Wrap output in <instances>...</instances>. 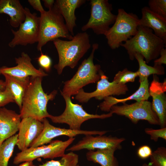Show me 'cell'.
I'll return each mask as SVG.
<instances>
[{
  "mask_svg": "<svg viewBox=\"0 0 166 166\" xmlns=\"http://www.w3.org/2000/svg\"><path fill=\"white\" fill-rule=\"evenodd\" d=\"M78 155L72 152L65 154L58 160H52L36 166H76L79 162Z\"/></svg>",
  "mask_w": 166,
  "mask_h": 166,
  "instance_id": "27",
  "label": "cell"
},
{
  "mask_svg": "<svg viewBox=\"0 0 166 166\" xmlns=\"http://www.w3.org/2000/svg\"><path fill=\"white\" fill-rule=\"evenodd\" d=\"M28 2L34 9L39 12L40 14L45 11L42 5L40 0H28Z\"/></svg>",
  "mask_w": 166,
  "mask_h": 166,
  "instance_id": "36",
  "label": "cell"
},
{
  "mask_svg": "<svg viewBox=\"0 0 166 166\" xmlns=\"http://www.w3.org/2000/svg\"><path fill=\"white\" fill-rule=\"evenodd\" d=\"M116 150L109 148L89 151L86 154L87 160L100 164L101 166H119L114 154Z\"/></svg>",
  "mask_w": 166,
  "mask_h": 166,
  "instance_id": "24",
  "label": "cell"
},
{
  "mask_svg": "<svg viewBox=\"0 0 166 166\" xmlns=\"http://www.w3.org/2000/svg\"><path fill=\"white\" fill-rule=\"evenodd\" d=\"M137 77L138 74L137 71L132 72L125 68L122 71L117 72L113 81L117 83L124 85L128 82H134Z\"/></svg>",
  "mask_w": 166,
  "mask_h": 166,
  "instance_id": "28",
  "label": "cell"
},
{
  "mask_svg": "<svg viewBox=\"0 0 166 166\" xmlns=\"http://www.w3.org/2000/svg\"><path fill=\"white\" fill-rule=\"evenodd\" d=\"M43 1L45 6L49 9L53 7L55 2L53 0H44Z\"/></svg>",
  "mask_w": 166,
  "mask_h": 166,
  "instance_id": "37",
  "label": "cell"
},
{
  "mask_svg": "<svg viewBox=\"0 0 166 166\" xmlns=\"http://www.w3.org/2000/svg\"><path fill=\"white\" fill-rule=\"evenodd\" d=\"M3 75L5 79L6 87L10 91L15 102L20 109L23 99L29 83L30 77L20 78L7 74Z\"/></svg>",
  "mask_w": 166,
  "mask_h": 166,
  "instance_id": "23",
  "label": "cell"
},
{
  "mask_svg": "<svg viewBox=\"0 0 166 166\" xmlns=\"http://www.w3.org/2000/svg\"><path fill=\"white\" fill-rule=\"evenodd\" d=\"M125 140L123 137L118 138L111 136L85 135L76 144L67 149V151L74 152L83 149L94 150L95 149L112 148L116 150L122 148L121 143Z\"/></svg>",
  "mask_w": 166,
  "mask_h": 166,
  "instance_id": "14",
  "label": "cell"
},
{
  "mask_svg": "<svg viewBox=\"0 0 166 166\" xmlns=\"http://www.w3.org/2000/svg\"><path fill=\"white\" fill-rule=\"evenodd\" d=\"M25 18L16 31L12 29L14 37L8 46L14 48L18 45L26 46L38 42L39 34V17L36 13H32L30 9L25 8Z\"/></svg>",
  "mask_w": 166,
  "mask_h": 166,
  "instance_id": "11",
  "label": "cell"
},
{
  "mask_svg": "<svg viewBox=\"0 0 166 166\" xmlns=\"http://www.w3.org/2000/svg\"><path fill=\"white\" fill-rule=\"evenodd\" d=\"M43 129L38 137L32 143L30 147H36L49 143L53 138L61 136H66L69 138L73 137L79 135H102L107 131L76 130L55 127L50 124L46 118L42 120Z\"/></svg>",
  "mask_w": 166,
  "mask_h": 166,
  "instance_id": "13",
  "label": "cell"
},
{
  "mask_svg": "<svg viewBox=\"0 0 166 166\" xmlns=\"http://www.w3.org/2000/svg\"><path fill=\"white\" fill-rule=\"evenodd\" d=\"M160 57L154 60V66L162 65V64H166V48H163L160 51Z\"/></svg>",
  "mask_w": 166,
  "mask_h": 166,
  "instance_id": "35",
  "label": "cell"
},
{
  "mask_svg": "<svg viewBox=\"0 0 166 166\" xmlns=\"http://www.w3.org/2000/svg\"><path fill=\"white\" fill-rule=\"evenodd\" d=\"M42 78L30 77L25 92L20 109L21 119L31 117L42 121L49 118L47 106L49 101L53 100L57 93L54 90L48 94L44 92L42 86Z\"/></svg>",
  "mask_w": 166,
  "mask_h": 166,
  "instance_id": "1",
  "label": "cell"
},
{
  "mask_svg": "<svg viewBox=\"0 0 166 166\" xmlns=\"http://www.w3.org/2000/svg\"><path fill=\"white\" fill-rule=\"evenodd\" d=\"M75 138H69L65 141L52 140L47 145L36 147H30L18 153L14 157L13 163L18 164L26 161H33L38 158L53 159L61 157L65 151L73 142Z\"/></svg>",
  "mask_w": 166,
  "mask_h": 166,
  "instance_id": "9",
  "label": "cell"
},
{
  "mask_svg": "<svg viewBox=\"0 0 166 166\" xmlns=\"http://www.w3.org/2000/svg\"><path fill=\"white\" fill-rule=\"evenodd\" d=\"M144 132L150 136V139L156 142L159 138L166 140V128H161L159 129H154L150 128H146Z\"/></svg>",
  "mask_w": 166,
  "mask_h": 166,
  "instance_id": "31",
  "label": "cell"
},
{
  "mask_svg": "<svg viewBox=\"0 0 166 166\" xmlns=\"http://www.w3.org/2000/svg\"><path fill=\"white\" fill-rule=\"evenodd\" d=\"M150 164L153 166H166V148H158L150 157Z\"/></svg>",
  "mask_w": 166,
  "mask_h": 166,
  "instance_id": "29",
  "label": "cell"
},
{
  "mask_svg": "<svg viewBox=\"0 0 166 166\" xmlns=\"http://www.w3.org/2000/svg\"><path fill=\"white\" fill-rule=\"evenodd\" d=\"M166 43L156 36L151 29L139 25L136 34L120 45L127 51L130 59L133 61L136 53L141 54L148 63L158 58Z\"/></svg>",
  "mask_w": 166,
  "mask_h": 166,
  "instance_id": "2",
  "label": "cell"
},
{
  "mask_svg": "<svg viewBox=\"0 0 166 166\" xmlns=\"http://www.w3.org/2000/svg\"><path fill=\"white\" fill-rule=\"evenodd\" d=\"M121 105H113L109 112L124 116L134 124L140 120H144L150 124L160 125L159 118L152 108L151 102L147 100L136 101L131 104L125 103Z\"/></svg>",
  "mask_w": 166,
  "mask_h": 166,
  "instance_id": "10",
  "label": "cell"
},
{
  "mask_svg": "<svg viewBox=\"0 0 166 166\" xmlns=\"http://www.w3.org/2000/svg\"><path fill=\"white\" fill-rule=\"evenodd\" d=\"M1 14L9 16L10 24L14 28L19 27L25 18V8L18 0H0Z\"/></svg>",
  "mask_w": 166,
  "mask_h": 166,
  "instance_id": "22",
  "label": "cell"
},
{
  "mask_svg": "<svg viewBox=\"0 0 166 166\" xmlns=\"http://www.w3.org/2000/svg\"><path fill=\"white\" fill-rule=\"evenodd\" d=\"M76 166H81L80 165H78V164Z\"/></svg>",
  "mask_w": 166,
  "mask_h": 166,
  "instance_id": "41",
  "label": "cell"
},
{
  "mask_svg": "<svg viewBox=\"0 0 166 166\" xmlns=\"http://www.w3.org/2000/svg\"><path fill=\"white\" fill-rule=\"evenodd\" d=\"M14 101L10 90L7 88L3 90H0V108Z\"/></svg>",
  "mask_w": 166,
  "mask_h": 166,
  "instance_id": "33",
  "label": "cell"
},
{
  "mask_svg": "<svg viewBox=\"0 0 166 166\" xmlns=\"http://www.w3.org/2000/svg\"><path fill=\"white\" fill-rule=\"evenodd\" d=\"M18 166H36L34 164L33 161H26L23 162Z\"/></svg>",
  "mask_w": 166,
  "mask_h": 166,
  "instance_id": "38",
  "label": "cell"
},
{
  "mask_svg": "<svg viewBox=\"0 0 166 166\" xmlns=\"http://www.w3.org/2000/svg\"><path fill=\"white\" fill-rule=\"evenodd\" d=\"M65 101V108L61 115L53 116L50 115L49 118L55 123L66 124L72 130H79L82 124L92 119H104L111 117L110 112L101 115L89 114L85 111L81 105L73 103L70 96H62Z\"/></svg>",
  "mask_w": 166,
  "mask_h": 166,
  "instance_id": "8",
  "label": "cell"
},
{
  "mask_svg": "<svg viewBox=\"0 0 166 166\" xmlns=\"http://www.w3.org/2000/svg\"><path fill=\"white\" fill-rule=\"evenodd\" d=\"M21 119L14 111L0 108V145L18 131Z\"/></svg>",
  "mask_w": 166,
  "mask_h": 166,
  "instance_id": "18",
  "label": "cell"
},
{
  "mask_svg": "<svg viewBox=\"0 0 166 166\" xmlns=\"http://www.w3.org/2000/svg\"><path fill=\"white\" fill-rule=\"evenodd\" d=\"M40 14L37 46L38 51H42V47L49 41L60 38L72 39L73 36L70 33L62 16L54 5L48 10Z\"/></svg>",
  "mask_w": 166,
  "mask_h": 166,
  "instance_id": "5",
  "label": "cell"
},
{
  "mask_svg": "<svg viewBox=\"0 0 166 166\" xmlns=\"http://www.w3.org/2000/svg\"><path fill=\"white\" fill-rule=\"evenodd\" d=\"M18 141V134L5 140L0 145V166H7Z\"/></svg>",
  "mask_w": 166,
  "mask_h": 166,
  "instance_id": "26",
  "label": "cell"
},
{
  "mask_svg": "<svg viewBox=\"0 0 166 166\" xmlns=\"http://www.w3.org/2000/svg\"><path fill=\"white\" fill-rule=\"evenodd\" d=\"M151 148L146 145L140 147L137 150V154L138 156L143 159L150 157L152 153Z\"/></svg>",
  "mask_w": 166,
  "mask_h": 166,
  "instance_id": "34",
  "label": "cell"
},
{
  "mask_svg": "<svg viewBox=\"0 0 166 166\" xmlns=\"http://www.w3.org/2000/svg\"><path fill=\"white\" fill-rule=\"evenodd\" d=\"M37 61L40 67L47 72L51 69L52 61L48 55L44 54L41 51V54L37 58Z\"/></svg>",
  "mask_w": 166,
  "mask_h": 166,
  "instance_id": "32",
  "label": "cell"
},
{
  "mask_svg": "<svg viewBox=\"0 0 166 166\" xmlns=\"http://www.w3.org/2000/svg\"><path fill=\"white\" fill-rule=\"evenodd\" d=\"M148 5L152 12L166 18V0H150Z\"/></svg>",
  "mask_w": 166,
  "mask_h": 166,
  "instance_id": "30",
  "label": "cell"
},
{
  "mask_svg": "<svg viewBox=\"0 0 166 166\" xmlns=\"http://www.w3.org/2000/svg\"><path fill=\"white\" fill-rule=\"evenodd\" d=\"M140 25L151 29L154 34L166 43V18L152 12L148 6L141 9Z\"/></svg>",
  "mask_w": 166,
  "mask_h": 166,
  "instance_id": "19",
  "label": "cell"
},
{
  "mask_svg": "<svg viewBox=\"0 0 166 166\" xmlns=\"http://www.w3.org/2000/svg\"><path fill=\"white\" fill-rule=\"evenodd\" d=\"M43 127V124L41 121L31 117L22 119L16 144L19 149L22 151L30 148L40 134Z\"/></svg>",
  "mask_w": 166,
  "mask_h": 166,
  "instance_id": "17",
  "label": "cell"
},
{
  "mask_svg": "<svg viewBox=\"0 0 166 166\" xmlns=\"http://www.w3.org/2000/svg\"><path fill=\"white\" fill-rule=\"evenodd\" d=\"M135 59L137 60L139 65V69L136 71L140 82L148 78V76L152 74L162 75L165 73L164 68L162 65L152 66L147 65L144 60V57L140 54L136 53Z\"/></svg>",
  "mask_w": 166,
  "mask_h": 166,
  "instance_id": "25",
  "label": "cell"
},
{
  "mask_svg": "<svg viewBox=\"0 0 166 166\" xmlns=\"http://www.w3.org/2000/svg\"><path fill=\"white\" fill-rule=\"evenodd\" d=\"M153 75L149 87V95L152 98V108L159 118L160 127L164 128L166 126V81L160 82L156 75Z\"/></svg>",
  "mask_w": 166,
  "mask_h": 166,
  "instance_id": "16",
  "label": "cell"
},
{
  "mask_svg": "<svg viewBox=\"0 0 166 166\" xmlns=\"http://www.w3.org/2000/svg\"><path fill=\"white\" fill-rule=\"evenodd\" d=\"M17 65L13 67L3 66L0 67V74H7L20 78L30 77H43L48 75L44 70L40 67L35 68L31 62V59L26 53L22 52L21 56L15 58Z\"/></svg>",
  "mask_w": 166,
  "mask_h": 166,
  "instance_id": "15",
  "label": "cell"
},
{
  "mask_svg": "<svg viewBox=\"0 0 166 166\" xmlns=\"http://www.w3.org/2000/svg\"><path fill=\"white\" fill-rule=\"evenodd\" d=\"M139 25L140 19L136 14L118 9L115 22L104 35L108 45L113 49L118 48L136 34Z\"/></svg>",
  "mask_w": 166,
  "mask_h": 166,
  "instance_id": "6",
  "label": "cell"
},
{
  "mask_svg": "<svg viewBox=\"0 0 166 166\" xmlns=\"http://www.w3.org/2000/svg\"><path fill=\"white\" fill-rule=\"evenodd\" d=\"M128 91L126 84L117 83L114 81L110 82L108 77L103 73L100 80L97 82L96 89L94 91L88 93L81 89L75 95V99L81 103L87 102L91 98L101 100L113 95L120 96L126 94Z\"/></svg>",
  "mask_w": 166,
  "mask_h": 166,
  "instance_id": "12",
  "label": "cell"
},
{
  "mask_svg": "<svg viewBox=\"0 0 166 166\" xmlns=\"http://www.w3.org/2000/svg\"><path fill=\"white\" fill-rule=\"evenodd\" d=\"M98 44L95 43L92 45V52L89 57L82 61L73 76L64 83L62 96L71 97L76 95L84 86L90 83L98 81L104 73L100 65H95L93 62L94 54L98 48Z\"/></svg>",
  "mask_w": 166,
  "mask_h": 166,
  "instance_id": "4",
  "label": "cell"
},
{
  "mask_svg": "<svg viewBox=\"0 0 166 166\" xmlns=\"http://www.w3.org/2000/svg\"><path fill=\"white\" fill-rule=\"evenodd\" d=\"M141 166H153L150 164H147L146 163H144Z\"/></svg>",
  "mask_w": 166,
  "mask_h": 166,
  "instance_id": "40",
  "label": "cell"
},
{
  "mask_svg": "<svg viewBox=\"0 0 166 166\" xmlns=\"http://www.w3.org/2000/svg\"><path fill=\"white\" fill-rule=\"evenodd\" d=\"M85 1L84 0H57L55 2L54 6L65 20L68 29L73 36H74V28L76 26L75 10Z\"/></svg>",
  "mask_w": 166,
  "mask_h": 166,
  "instance_id": "21",
  "label": "cell"
},
{
  "mask_svg": "<svg viewBox=\"0 0 166 166\" xmlns=\"http://www.w3.org/2000/svg\"><path fill=\"white\" fill-rule=\"evenodd\" d=\"M58 56V62L54 67L61 74L64 68L73 69L91 47L89 36L86 32L77 33L69 41L59 38L53 41Z\"/></svg>",
  "mask_w": 166,
  "mask_h": 166,
  "instance_id": "3",
  "label": "cell"
},
{
  "mask_svg": "<svg viewBox=\"0 0 166 166\" xmlns=\"http://www.w3.org/2000/svg\"><path fill=\"white\" fill-rule=\"evenodd\" d=\"M90 18L81 28L84 31L91 29L97 35H104L113 24L117 17L112 12V6L108 0H91Z\"/></svg>",
  "mask_w": 166,
  "mask_h": 166,
  "instance_id": "7",
  "label": "cell"
},
{
  "mask_svg": "<svg viewBox=\"0 0 166 166\" xmlns=\"http://www.w3.org/2000/svg\"><path fill=\"white\" fill-rule=\"evenodd\" d=\"M6 85L5 81L0 79V90H3L5 89Z\"/></svg>",
  "mask_w": 166,
  "mask_h": 166,
  "instance_id": "39",
  "label": "cell"
},
{
  "mask_svg": "<svg viewBox=\"0 0 166 166\" xmlns=\"http://www.w3.org/2000/svg\"><path fill=\"white\" fill-rule=\"evenodd\" d=\"M138 89L133 94L124 98L119 99L112 96L104 99V101L99 105V107L103 111L109 112L111 107L119 103H125L127 101L134 100L136 101L148 100L150 97L149 92V82L148 78L140 82Z\"/></svg>",
  "mask_w": 166,
  "mask_h": 166,
  "instance_id": "20",
  "label": "cell"
}]
</instances>
